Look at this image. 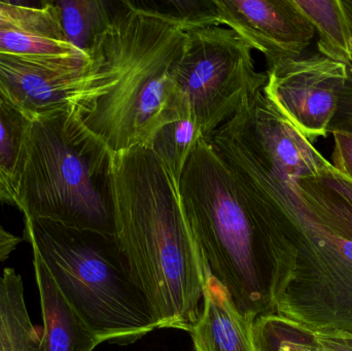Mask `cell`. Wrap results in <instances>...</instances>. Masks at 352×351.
I'll use <instances>...</instances> for the list:
<instances>
[{"label":"cell","mask_w":352,"mask_h":351,"mask_svg":"<svg viewBox=\"0 0 352 351\" xmlns=\"http://www.w3.org/2000/svg\"><path fill=\"white\" fill-rule=\"evenodd\" d=\"M177 194L209 275L244 315H274L289 255V212L239 183L205 137L186 164Z\"/></svg>","instance_id":"1"},{"label":"cell","mask_w":352,"mask_h":351,"mask_svg":"<svg viewBox=\"0 0 352 351\" xmlns=\"http://www.w3.org/2000/svg\"><path fill=\"white\" fill-rule=\"evenodd\" d=\"M115 238L158 329L190 333L199 319L207 272L184 220L175 179L152 150L111 152Z\"/></svg>","instance_id":"2"},{"label":"cell","mask_w":352,"mask_h":351,"mask_svg":"<svg viewBox=\"0 0 352 351\" xmlns=\"http://www.w3.org/2000/svg\"><path fill=\"white\" fill-rule=\"evenodd\" d=\"M186 37L184 25L157 2H116L95 55L115 70L117 84L84 111H76L109 152L148 148L163 126L188 119L173 80Z\"/></svg>","instance_id":"3"},{"label":"cell","mask_w":352,"mask_h":351,"mask_svg":"<svg viewBox=\"0 0 352 351\" xmlns=\"http://www.w3.org/2000/svg\"><path fill=\"white\" fill-rule=\"evenodd\" d=\"M283 183L293 228L274 315L314 333L352 335V205L320 177Z\"/></svg>","instance_id":"4"},{"label":"cell","mask_w":352,"mask_h":351,"mask_svg":"<svg viewBox=\"0 0 352 351\" xmlns=\"http://www.w3.org/2000/svg\"><path fill=\"white\" fill-rule=\"evenodd\" d=\"M111 154L74 109L35 117L16 185V207L24 218L115 236Z\"/></svg>","instance_id":"5"},{"label":"cell","mask_w":352,"mask_h":351,"mask_svg":"<svg viewBox=\"0 0 352 351\" xmlns=\"http://www.w3.org/2000/svg\"><path fill=\"white\" fill-rule=\"evenodd\" d=\"M23 238L100 343L129 344L158 329L115 236L24 218Z\"/></svg>","instance_id":"6"},{"label":"cell","mask_w":352,"mask_h":351,"mask_svg":"<svg viewBox=\"0 0 352 351\" xmlns=\"http://www.w3.org/2000/svg\"><path fill=\"white\" fill-rule=\"evenodd\" d=\"M252 51L227 27L186 31L173 80L182 115L203 137L208 139L231 119L250 91L266 84L267 73L256 71Z\"/></svg>","instance_id":"7"},{"label":"cell","mask_w":352,"mask_h":351,"mask_svg":"<svg viewBox=\"0 0 352 351\" xmlns=\"http://www.w3.org/2000/svg\"><path fill=\"white\" fill-rule=\"evenodd\" d=\"M100 55L22 57L0 54V93L31 120L63 109L80 111L117 84Z\"/></svg>","instance_id":"8"},{"label":"cell","mask_w":352,"mask_h":351,"mask_svg":"<svg viewBox=\"0 0 352 351\" xmlns=\"http://www.w3.org/2000/svg\"><path fill=\"white\" fill-rule=\"evenodd\" d=\"M266 73L264 92L277 109L310 142L326 138L349 67L316 53L281 62Z\"/></svg>","instance_id":"9"},{"label":"cell","mask_w":352,"mask_h":351,"mask_svg":"<svg viewBox=\"0 0 352 351\" xmlns=\"http://www.w3.org/2000/svg\"><path fill=\"white\" fill-rule=\"evenodd\" d=\"M219 26L225 25L260 52L267 70L302 57L316 34L293 0H214Z\"/></svg>","instance_id":"10"},{"label":"cell","mask_w":352,"mask_h":351,"mask_svg":"<svg viewBox=\"0 0 352 351\" xmlns=\"http://www.w3.org/2000/svg\"><path fill=\"white\" fill-rule=\"evenodd\" d=\"M254 321L241 313L228 291L207 273L202 310L190 332L195 351H256Z\"/></svg>","instance_id":"11"},{"label":"cell","mask_w":352,"mask_h":351,"mask_svg":"<svg viewBox=\"0 0 352 351\" xmlns=\"http://www.w3.org/2000/svg\"><path fill=\"white\" fill-rule=\"evenodd\" d=\"M33 268L43 315L41 351H93L101 344L80 321L54 284L36 251Z\"/></svg>","instance_id":"12"},{"label":"cell","mask_w":352,"mask_h":351,"mask_svg":"<svg viewBox=\"0 0 352 351\" xmlns=\"http://www.w3.org/2000/svg\"><path fill=\"white\" fill-rule=\"evenodd\" d=\"M54 3L67 43L92 59L111 26L116 2L60 0Z\"/></svg>","instance_id":"13"},{"label":"cell","mask_w":352,"mask_h":351,"mask_svg":"<svg viewBox=\"0 0 352 351\" xmlns=\"http://www.w3.org/2000/svg\"><path fill=\"white\" fill-rule=\"evenodd\" d=\"M31 121L0 93V204L16 206V185Z\"/></svg>","instance_id":"14"},{"label":"cell","mask_w":352,"mask_h":351,"mask_svg":"<svg viewBox=\"0 0 352 351\" xmlns=\"http://www.w3.org/2000/svg\"><path fill=\"white\" fill-rule=\"evenodd\" d=\"M318 34V53L333 61L352 64V32L341 0H293Z\"/></svg>","instance_id":"15"},{"label":"cell","mask_w":352,"mask_h":351,"mask_svg":"<svg viewBox=\"0 0 352 351\" xmlns=\"http://www.w3.org/2000/svg\"><path fill=\"white\" fill-rule=\"evenodd\" d=\"M201 137L202 133L190 119H182L160 128L148 148L179 185L186 164Z\"/></svg>","instance_id":"16"},{"label":"cell","mask_w":352,"mask_h":351,"mask_svg":"<svg viewBox=\"0 0 352 351\" xmlns=\"http://www.w3.org/2000/svg\"><path fill=\"white\" fill-rule=\"evenodd\" d=\"M0 30L21 31L56 41L64 36L54 1H0Z\"/></svg>","instance_id":"17"},{"label":"cell","mask_w":352,"mask_h":351,"mask_svg":"<svg viewBox=\"0 0 352 351\" xmlns=\"http://www.w3.org/2000/svg\"><path fill=\"white\" fill-rule=\"evenodd\" d=\"M0 54L22 57L86 56L67 41L12 30H0Z\"/></svg>","instance_id":"18"},{"label":"cell","mask_w":352,"mask_h":351,"mask_svg":"<svg viewBox=\"0 0 352 351\" xmlns=\"http://www.w3.org/2000/svg\"><path fill=\"white\" fill-rule=\"evenodd\" d=\"M157 3L165 12L178 19L186 31L219 26L214 0H168Z\"/></svg>","instance_id":"19"},{"label":"cell","mask_w":352,"mask_h":351,"mask_svg":"<svg viewBox=\"0 0 352 351\" xmlns=\"http://www.w3.org/2000/svg\"><path fill=\"white\" fill-rule=\"evenodd\" d=\"M263 317L274 333L294 351H329L320 343L314 332L299 324L277 315Z\"/></svg>","instance_id":"20"},{"label":"cell","mask_w":352,"mask_h":351,"mask_svg":"<svg viewBox=\"0 0 352 351\" xmlns=\"http://www.w3.org/2000/svg\"><path fill=\"white\" fill-rule=\"evenodd\" d=\"M329 134L334 139L331 164L352 181V119L335 117L329 127Z\"/></svg>","instance_id":"21"},{"label":"cell","mask_w":352,"mask_h":351,"mask_svg":"<svg viewBox=\"0 0 352 351\" xmlns=\"http://www.w3.org/2000/svg\"><path fill=\"white\" fill-rule=\"evenodd\" d=\"M254 338L256 351H294L274 333L263 315L254 321Z\"/></svg>","instance_id":"22"},{"label":"cell","mask_w":352,"mask_h":351,"mask_svg":"<svg viewBox=\"0 0 352 351\" xmlns=\"http://www.w3.org/2000/svg\"><path fill=\"white\" fill-rule=\"evenodd\" d=\"M327 185L338 192L352 205V181L341 175L334 167H331L328 172L320 177Z\"/></svg>","instance_id":"23"},{"label":"cell","mask_w":352,"mask_h":351,"mask_svg":"<svg viewBox=\"0 0 352 351\" xmlns=\"http://www.w3.org/2000/svg\"><path fill=\"white\" fill-rule=\"evenodd\" d=\"M316 334L320 343L329 351H352V335L343 333Z\"/></svg>","instance_id":"24"},{"label":"cell","mask_w":352,"mask_h":351,"mask_svg":"<svg viewBox=\"0 0 352 351\" xmlns=\"http://www.w3.org/2000/svg\"><path fill=\"white\" fill-rule=\"evenodd\" d=\"M335 117L352 119V64L349 67V78L339 97L338 111Z\"/></svg>","instance_id":"25"},{"label":"cell","mask_w":352,"mask_h":351,"mask_svg":"<svg viewBox=\"0 0 352 351\" xmlns=\"http://www.w3.org/2000/svg\"><path fill=\"white\" fill-rule=\"evenodd\" d=\"M341 3H342L343 10H344L345 16L349 21L352 32V0H341Z\"/></svg>","instance_id":"26"}]
</instances>
